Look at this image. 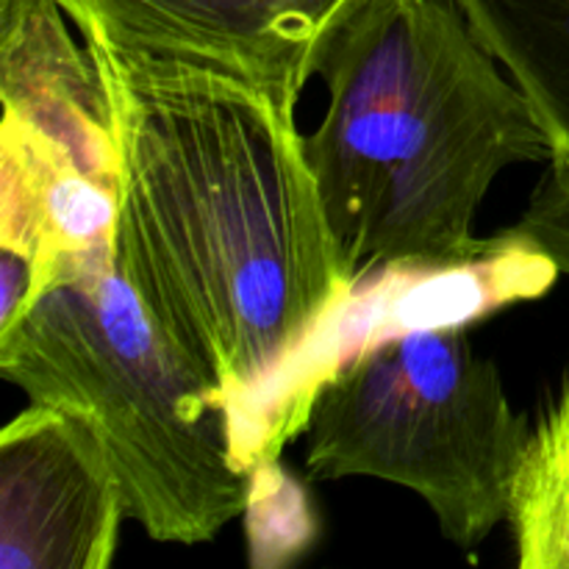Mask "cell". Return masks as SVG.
Masks as SVG:
<instances>
[{"label":"cell","mask_w":569,"mask_h":569,"mask_svg":"<svg viewBox=\"0 0 569 569\" xmlns=\"http://www.w3.org/2000/svg\"><path fill=\"white\" fill-rule=\"evenodd\" d=\"M531 422L511 406L467 328L387 339L342 367L306 426L317 481L378 478L431 506L439 531L472 553L509 522Z\"/></svg>","instance_id":"cell-4"},{"label":"cell","mask_w":569,"mask_h":569,"mask_svg":"<svg viewBox=\"0 0 569 569\" xmlns=\"http://www.w3.org/2000/svg\"><path fill=\"white\" fill-rule=\"evenodd\" d=\"M59 0H0L3 117L64 148L89 176L117 187L109 98L87 42Z\"/></svg>","instance_id":"cell-9"},{"label":"cell","mask_w":569,"mask_h":569,"mask_svg":"<svg viewBox=\"0 0 569 569\" xmlns=\"http://www.w3.org/2000/svg\"><path fill=\"white\" fill-rule=\"evenodd\" d=\"M0 250L33 270L37 300L117 256L120 189L89 176L64 148L0 122Z\"/></svg>","instance_id":"cell-8"},{"label":"cell","mask_w":569,"mask_h":569,"mask_svg":"<svg viewBox=\"0 0 569 569\" xmlns=\"http://www.w3.org/2000/svg\"><path fill=\"white\" fill-rule=\"evenodd\" d=\"M315 76L326 114L306 156L350 283L467 256L495 178L553 156L531 100L456 0H350Z\"/></svg>","instance_id":"cell-2"},{"label":"cell","mask_w":569,"mask_h":569,"mask_svg":"<svg viewBox=\"0 0 569 569\" xmlns=\"http://www.w3.org/2000/svg\"><path fill=\"white\" fill-rule=\"evenodd\" d=\"M117 153V267L178 356L220 392L231 442L345 303L292 111L228 72L87 42Z\"/></svg>","instance_id":"cell-1"},{"label":"cell","mask_w":569,"mask_h":569,"mask_svg":"<svg viewBox=\"0 0 569 569\" xmlns=\"http://www.w3.org/2000/svg\"><path fill=\"white\" fill-rule=\"evenodd\" d=\"M545 164L548 170L533 187L517 228L556 261L561 276H569V156L553 150Z\"/></svg>","instance_id":"cell-12"},{"label":"cell","mask_w":569,"mask_h":569,"mask_svg":"<svg viewBox=\"0 0 569 569\" xmlns=\"http://www.w3.org/2000/svg\"><path fill=\"white\" fill-rule=\"evenodd\" d=\"M0 376L92 426L128 520L156 542H211L248 511L220 392L172 350L117 256L48 289L0 333Z\"/></svg>","instance_id":"cell-3"},{"label":"cell","mask_w":569,"mask_h":569,"mask_svg":"<svg viewBox=\"0 0 569 569\" xmlns=\"http://www.w3.org/2000/svg\"><path fill=\"white\" fill-rule=\"evenodd\" d=\"M569 156V0H456Z\"/></svg>","instance_id":"cell-10"},{"label":"cell","mask_w":569,"mask_h":569,"mask_svg":"<svg viewBox=\"0 0 569 569\" xmlns=\"http://www.w3.org/2000/svg\"><path fill=\"white\" fill-rule=\"evenodd\" d=\"M509 526L517 565L569 569V367L528 433Z\"/></svg>","instance_id":"cell-11"},{"label":"cell","mask_w":569,"mask_h":569,"mask_svg":"<svg viewBox=\"0 0 569 569\" xmlns=\"http://www.w3.org/2000/svg\"><path fill=\"white\" fill-rule=\"evenodd\" d=\"M350 0H59L83 42L228 72L298 111Z\"/></svg>","instance_id":"cell-6"},{"label":"cell","mask_w":569,"mask_h":569,"mask_svg":"<svg viewBox=\"0 0 569 569\" xmlns=\"http://www.w3.org/2000/svg\"><path fill=\"white\" fill-rule=\"evenodd\" d=\"M120 478L87 420L28 403L0 433V567L106 569L126 520Z\"/></svg>","instance_id":"cell-7"},{"label":"cell","mask_w":569,"mask_h":569,"mask_svg":"<svg viewBox=\"0 0 569 569\" xmlns=\"http://www.w3.org/2000/svg\"><path fill=\"white\" fill-rule=\"evenodd\" d=\"M561 270L520 228L478 239L439 264H398L361 276L345 303L276 378L233 442L244 472L276 465L309 426L320 389L365 350L428 328H470L495 311L550 292Z\"/></svg>","instance_id":"cell-5"}]
</instances>
